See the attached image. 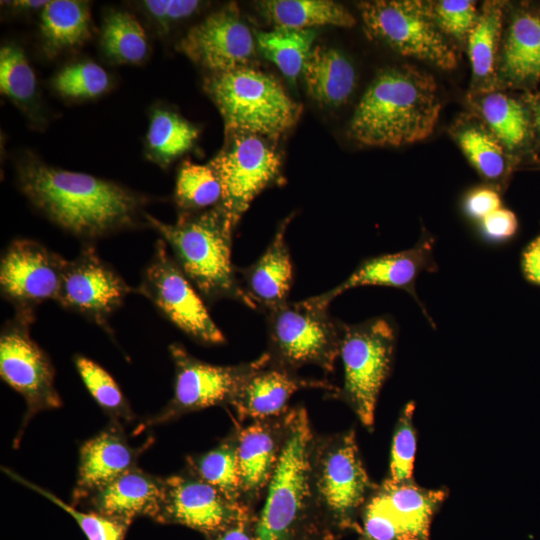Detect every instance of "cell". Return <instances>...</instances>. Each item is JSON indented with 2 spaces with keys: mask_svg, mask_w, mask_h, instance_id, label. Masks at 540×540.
<instances>
[{
  "mask_svg": "<svg viewBox=\"0 0 540 540\" xmlns=\"http://www.w3.org/2000/svg\"><path fill=\"white\" fill-rule=\"evenodd\" d=\"M20 190L47 218L83 239L134 227L143 196L86 173L50 166L27 155L17 165Z\"/></svg>",
  "mask_w": 540,
  "mask_h": 540,
  "instance_id": "1",
  "label": "cell"
},
{
  "mask_svg": "<svg viewBox=\"0 0 540 540\" xmlns=\"http://www.w3.org/2000/svg\"><path fill=\"white\" fill-rule=\"evenodd\" d=\"M441 111L434 77L404 64L381 70L350 121L348 134L367 146L398 147L428 138Z\"/></svg>",
  "mask_w": 540,
  "mask_h": 540,
  "instance_id": "2",
  "label": "cell"
},
{
  "mask_svg": "<svg viewBox=\"0 0 540 540\" xmlns=\"http://www.w3.org/2000/svg\"><path fill=\"white\" fill-rule=\"evenodd\" d=\"M315 435L303 406L288 410L281 456L262 507L256 512V540H303L325 527L318 515L311 482Z\"/></svg>",
  "mask_w": 540,
  "mask_h": 540,
  "instance_id": "3",
  "label": "cell"
},
{
  "mask_svg": "<svg viewBox=\"0 0 540 540\" xmlns=\"http://www.w3.org/2000/svg\"><path fill=\"white\" fill-rule=\"evenodd\" d=\"M145 220L170 246L181 270L207 301L230 299L258 308L236 277L231 261L233 230L220 205L181 213L172 224L146 213Z\"/></svg>",
  "mask_w": 540,
  "mask_h": 540,
  "instance_id": "4",
  "label": "cell"
},
{
  "mask_svg": "<svg viewBox=\"0 0 540 540\" xmlns=\"http://www.w3.org/2000/svg\"><path fill=\"white\" fill-rule=\"evenodd\" d=\"M311 482L321 523L336 535L359 533L361 512L378 484L363 465L353 430L315 435Z\"/></svg>",
  "mask_w": 540,
  "mask_h": 540,
  "instance_id": "5",
  "label": "cell"
},
{
  "mask_svg": "<svg viewBox=\"0 0 540 540\" xmlns=\"http://www.w3.org/2000/svg\"><path fill=\"white\" fill-rule=\"evenodd\" d=\"M204 88L227 133L276 140L297 121L301 107L271 75L248 66L211 73Z\"/></svg>",
  "mask_w": 540,
  "mask_h": 540,
  "instance_id": "6",
  "label": "cell"
},
{
  "mask_svg": "<svg viewBox=\"0 0 540 540\" xmlns=\"http://www.w3.org/2000/svg\"><path fill=\"white\" fill-rule=\"evenodd\" d=\"M343 323L308 298L270 310L268 315L271 362L296 371L305 365L334 370L340 354Z\"/></svg>",
  "mask_w": 540,
  "mask_h": 540,
  "instance_id": "7",
  "label": "cell"
},
{
  "mask_svg": "<svg viewBox=\"0 0 540 540\" xmlns=\"http://www.w3.org/2000/svg\"><path fill=\"white\" fill-rule=\"evenodd\" d=\"M394 348L395 330L385 318L343 324L339 356L344 382L338 396L369 431L374 427L378 396L390 373Z\"/></svg>",
  "mask_w": 540,
  "mask_h": 540,
  "instance_id": "8",
  "label": "cell"
},
{
  "mask_svg": "<svg viewBox=\"0 0 540 540\" xmlns=\"http://www.w3.org/2000/svg\"><path fill=\"white\" fill-rule=\"evenodd\" d=\"M359 9L371 39L443 70L456 68V49L437 26L429 1H364Z\"/></svg>",
  "mask_w": 540,
  "mask_h": 540,
  "instance_id": "9",
  "label": "cell"
},
{
  "mask_svg": "<svg viewBox=\"0 0 540 540\" xmlns=\"http://www.w3.org/2000/svg\"><path fill=\"white\" fill-rule=\"evenodd\" d=\"M227 134L225 146L209 165L220 180L222 199L219 205L234 231L255 197L278 179L281 158L262 137Z\"/></svg>",
  "mask_w": 540,
  "mask_h": 540,
  "instance_id": "10",
  "label": "cell"
},
{
  "mask_svg": "<svg viewBox=\"0 0 540 540\" xmlns=\"http://www.w3.org/2000/svg\"><path fill=\"white\" fill-rule=\"evenodd\" d=\"M175 326L198 342L223 344L225 337L209 314L200 293L170 255L164 240H158L139 287Z\"/></svg>",
  "mask_w": 540,
  "mask_h": 540,
  "instance_id": "11",
  "label": "cell"
},
{
  "mask_svg": "<svg viewBox=\"0 0 540 540\" xmlns=\"http://www.w3.org/2000/svg\"><path fill=\"white\" fill-rule=\"evenodd\" d=\"M175 367L174 393L167 405L147 424L167 423L184 414L213 406H230L262 357L238 365L209 364L192 356L180 344L169 348Z\"/></svg>",
  "mask_w": 540,
  "mask_h": 540,
  "instance_id": "12",
  "label": "cell"
},
{
  "mask_svg": "<svg viewBox=\"0 0 540 540\" xmlns=\"http://www.w3.org/2000/svg\"><path fill=\"white\" fill-rule=\"evenodd\" d=\"M34 316L16 313L0 337V375L26 402L21 433L41 411L57 409L62 401L55 387V370L45 351L31 338Z\"/></svg>",
  "mask_w": 540,
  "mask_h": 540,
  "instance_id": "13",
  "label": "cell"
},
{
  "mask_svg": "<svg viewBox=\"0 0 540 540\" xmlns=\"http://www.w3.org/2000/svg\"><path fill=\"white\" fill-rule=\"evenodd\" d=\"M61 255L29 239L14 240L0 263V287L16 313L34 315L47 300L57 301L67 264Z\"/></svg>",
  "mask_w": 540,
  "mask_h": 540,
  "instance_id": "14",
  "label": "cell"
},
{
  "mask_svg": "<svg viewBox=\"0 0 540 540\" xmlns=\"http://www.w3.org/2000/svg\"><path fill=\"white\" fill-rule=\"evenodd\" d=\"M255 512L227 497L187 469L164 478L157 521L175 523L210 536Z\"/></svg>",
  "mask_w": 540,
  "mask_h": 540,
  "instance_id": "15",
  "label": "cell"
},
{
  "mask_svg": "<svg viewBox=\"0 0 540 540\" xmlns=\"http://www.w3.org/2000/svg\"><path fill=\"white\" fill-rule=\"evenodd\" d=\"M132 291L117 271L88 246L67 261L57 302L110 332L108 319Z\"/></svg>",
  "mask_w": 540,
  "mask_h": 540,
  "instance_id": "16",
  "label": "cell"
},
{
  "mask_svg": "<svg viewBox=\"0 0 540 540\" xmlns=\"http://www.w3.org/2000/svg\"><path fill=\"white\" fill-rule=\"evenodd\" d=\"M179 48L189 59L212 73L247 66L255 41L235 5H228L193 26Z\"/></svg>",
  "mask_w": 540,
  "mask_h": 540,
  "instance_id": "17",
  "label": "cell"
},
{
  "mask_svg": "<svg viewBox=\"0 0 540 540\" xmlns=\"http://www.w3.org/2000/svg\"><path fill=\"white\" fill-rule=\"evenodd\" d=\"M433 249V238L423 235L412 248L366 259L338 286L310 298L316 304L328 307L337 296L352 288L387 286L407 291L423 308L417 297L415 284L422 272L437 269Z\"/></svg>",
  "mask_w": 540,
  "mask_h": 540,
  "instance_id": "18",
  "label": "cell"
},
{
  "mask_svg": "<svg viewBox=\"0 0 540 540\" xmlns=\"http://www.w3.org/2000/svg\"><path fill=\"white\" fill-rule=\"evenodd\" d=\"M287 412L238 426L240 500L253 510L263 499L278 465L287 433Z\"/></svg>",
  "mask_w": 540,
  "mask_h": 540,
  "instance_id": "19",
  "label": "cell"
},
{
  "mask_svg": "<svg viewBox=\"0 0 540 540\" xmlns=\"http://www.w3.org/2000/svg\"><path fill=\"white\" fill-rule=\"evenodd\" d=\"M261 357L260 364L246 379L231 405L241 421L285 414L289 410L287 404L291 396L302 389L339 393V389L328 381L303 378L296 371L274 364L267 352Z\"/></svg>",
  "mask_w": 540,
  "mask_h": 540,
  "instance_id": "20",
  "label": "cell"
},
{
  "mask_svg": "<svg viewBox=\"0 0 540 540\" xmlns=\"http://www.w3.org/2000/svg\"><path fill=\"white\" fill-rule=\"evenodd\" d=\"M503 30L496 88L534 89L540 85V5L519 4Z\"/></svg>",
  "mask_w": 540,
  "mask_h": 540,
  "instance_id": "21",
  "label": "cell"
},
{
  "mask_svg": "<svg viewBox=\"0 0 540 540\" xmlns=\"http://www.w3.org/2000/svg\"><path fill=\"white\" fill-rule=\"evenodd\" d=\"M116 423L81 446L73 503L85 500L101 486L136 467L141 449L128 443Z\"/></svg>",
  "mask_w": 540,
  "mask_h": 540,
  "instance_id": "22",
  "label": "cell"
},
{
  "mask_svg": "<svg viewBox=\"0 0 540 540\" xmlns=\"http://www.w3.org/2000/svg\"><path fill=\"white\" fill-rule=\"evenodd\" d=\"M164 478L137 466L92 492L85 500L95 512L128 524L137 517L156 518L161 503Z\"/></svg>",
  "mask_w": 540,
  "mask_h": 540,
  "instance_id": "23",
  "label": "cell"
},
{
  "mask_svg": "<svg viewBox=\"0 0 540 540\" xmlns=\"http://www.w3.org/2000/svg\"><path fill=\"white\" fill-rule=\"evenodd\" d=\"M479 119L510 156L527 153L534 140L531 113L524 97L493 90L471 95Z\"/></svg>",
  "mask_w": 540,
  "mask_h": 540,
  "instance_id": "24",
  "label": "cell"
},
{
  "mask_svg": "<svg viewBox=\"0 0 540 540\" xmlns=\"http://www.w3.org/2000/svg\"><path fill=\"white\" fill-rule=\"evenodd\" d=\"M289 221L287 218L281 223L262 256L241 270L247 293L258 307L268 311L287 302L293 281V267L285 239Z\"/></svg>",
  "mask_w": 540,
  "mask_h": 540,
  "instance_id": "25",
  "label": "cell"
},
{
  "mask_svg": "<svg viewBox=\"0 0 540 540\" xmlns=\"http://www.w3.org/2000/svg\"><path fill=\"white\" fill-rule=\"evenodd\" d=\"M374 495L399 522L409 540H429L432 519L446 498L444 490L420 487L413 479L394 482L386 478Z\"/></svg>",
  "mask_w": 540,
  "mask_h": 540,
  "instance_id": "26",
  "label": "cell"
},
{
  "mask_svg": "<svg viewBox=\"0 0 540 540\" xmlns=\"http://www.w3.org/2000/svg\"><path fill=\"white\" fill-rule=\"evenodd\" d=\"M506 4L485 1L475 26L467 38L475 93L497 90L496 73L504 30Z\"/></svg>",
  "mask_w": 540,
  "mask_h": 540,
  "instance_id": "27",
  "label": "cell"
},
{
  "mask_svg": "<svg viewBox=\"0 0 540 540\" xmlns=\"http://www.w3.org/2000/svg\"><path fill=\"white\" fill-rule=\"evenodd\" d=\"M451 133L477 172L498 191L507 182L514 159L479 119L462 118Z\"/></svg>",
  "mask_w": 540,
  "mask_h": 540,
  "instance_id": "28",
  "label": "cell"
},
{
  "mask_svg": "<svg viewBox=\"0 0 540 540\" xmlns=\"http://www.w3.org/2000/svg\"><path fill=\"white\" fill-rule=\"evenodd\" d=\"M309 94L327 106L344 104L356 85V73L350 60L336 49L314 47L303 68Z\"/></svg>",
  "mask_w": 540,
  "mask_h": 540,
  "instance_id": "29",
  "label": "cell"
},
{
  "mask_svg": "<svg viewBox=\"0 0 540 540\" xmlns=\"http://www.w3.org/2000/svg\"><path fill=\"white\" fill-rule=\"evenodd\" d=\"M87 2L52 0L41 10L40 34L45 53L55 57L81 46L91 35Z\"/></svg>",
  "mask_w": 540,
  "mask_h": 540,
  "instance_id": "30",
  "label": "cell"
},
{
  "mask_svg": "<svg viewBox=\"0 0 540 540\" xmlns=\"http://www.w3.org/2000/svg\"><path fill=\"white\" fill-rule=\"evenodd\" d=\"M265 18L275 28L312 29L333 25L352 27L355 17L343 5L328 0H267L259 3Z\"/></svg>",
  "mask_w": 540,
  "mask_h": 540,
  "instance_id": "31",
  "label": "cell"
},
{
  "mask_svg": "<svg viewBox=\"0 0 540 540\" xmlns=\"http://www.w3.org/2000/svg\"><path fill=\"white\" fill-rule=\"evenodd\" d=\"M186 469L232 500H240L238 426L214 448L187 457Z\"/></svg>",
  "mask_w": 540,
  "mask_h": 540,
  "instance_id": "32",
  "label": "cell"
},
{
  "mask_svg": "<svg viewBox=\"0 0 540 540\" xmlns=\"http://www.w3.org/2000/svg\"><path fill=\"white\" fill-rule=\"evenodd\" d=\"M198 134V129L177 113L155 109L146 135V155L166 167L193 146Z\"/></svg>",
  "mask_w": 540,
  "mask_h": 540,
  "instance_id": "33",
  "label": "cell"
},
{
  "mask_svg": "<svg viewBox=\"0 0 540 540\" xmlns=\"http://www.w3.org/2000/svg\"><path fill=\"white\" fill-rule=\"evenodd\" d=\"M101 47L118 64H140L148 56L147 35L137 18L121 10L109 11L103 20Z\"/></svg>",
  "mask_w": 540,
  "mask_h": 540,
  "instance_id": "34",
  "label": "cell"
},
{
  "mask_svg": "<svg viewBox=\"0 0 540 540\" xmlns=\"http://www.w3.org/2000/svg\"><path fill=\"white\" fill-rule=\"evenodd\" d=\"M316 36L314 29L275 28L257 34L262 54L290 80L303 71Z\"/></svg>",
  "mask_w": 540,
  "mask_h": 540,
  "instance_id": "35",
  "label": "cell"
},
{
  "mask_svg": "<svg viewBox=\"0 0 540 540\" xmlns=\"http://www.w3.org/2000/svg\"><path fill=\"white\" fill-rule=\"evenodd\" d=\"M174 198L182 213L210 209L221 202L220 180L209 164L185 161L178 172Z\"/></svg>",
  "mask_w": 540,
  "mask_h": 540,
  "instance_id": "36",
  "label": "cell"
},
{
  "mask_svg": "<svg viewBox=\"0 0 540 540\" xmlns=\"http://www.w3.org/2000/svg\"><path fill=\"white\" fill-rule=\"evenodd\" d=\"M0 88L2 94L22 107L37 100V80L24 51L16 44L0 50Z\"/></svg>",
  "mask_w": 540,
  "mask_h": 540,
  "instance_id": "37",
  "label": "cell"
},
{
  "mask_svg": "<svg viewBox=\"0 0 540 540\" xmlns=\"http://www.w3.org/2000/svg\"><path fill=\"white\" fill-rule=\"evenodd\" d=\"M75 367L98 405L115 420L131 421L133 412L113 377L93 360L77 355Z\"/></svg>",
  "mask_w": 540,
  "mask_h": 540,
  "instance_id": "38",
  "label": "cell"
},
{
  "mask_svg": "<svg viewBox=\"0 0 540 540\" xmlns=\"http://www.w3.org/2000/svg\"><path fill=\"white\" fill-rule=\"evenodd\" d=\"M5 473L13 480L23 484L33 491L41 494L55 505L70 514L80 526L88 540H123L128 523L103 515L98 512H83L74 506L64 502L48 490L29 482L16 473L4 469Z\"/></svg>",
  "mask_w": 540,
  "mask_h": 540,
  "instance_id": "39",
  "label": "cell"
},
{
  "mask_svg": "<svg viewBox=\"0 0 540 540\" xmlns=\"http://www.w3.org/2000/svg\"><path fill=\"white\" fill-rule=\"evenodd\" d=\"M54 89L62 96L74 99L94 98L110 85L108 73L92 61L65 66L53 78Z\"/></svg>",
  "mask_w": 540,
  "mask_h": 540,
  "instance_id": "40",
  "label": "cell"
},
{
  "mask_svg": "<svg viewBox=\"0 0 540 540\" xmlns=\"http://www.w3.org/2000/svg\"><path fill=\"white\" fill-rule=\"evenodd\" d=\"M415 405L410 402L398 418L391 446L388 479L403 482L413 479L416 431L413 425Z\"/></svg>",
  "mask_w": 540,
  "mask_h": 540,
  "instance_id": "41",
  "label": "cell"
},
{
  "mask_svg": "<svg viewBox=\"0 0 540 540\" xmlns=\"http://www.w3.org/2000/svg\"><path fill=\"white\" fill-rule=\"evenodd\" d=\"M429 3L437 26L447 38L467 41L479 15L476 2L440 0Z\"/></svg>",
  "mask_w": 540,
  "mask_h": 540,
  "instance_id": "42",
  "label": "cell"
},
{
  "mask_svg": "<svg viewBox=\"0 0 540 540\" xmlns=\"http://www.w3.org/2000/svg\"><path fill=\"white\" fill-rule=\"evenodd\" d=\"M360 540H409L399 522L374 495L360 516Z\"/></svg>",
  "mask_w": 540,
  "mask_h": 540,
  "instance_id": "43",
  "label": "cell"
},
{
  "mask_svg": "<svg viewBox=\"0 0 540 540\" xmlns=\"http://www.w3.org/2000/svg\"><path fill=\"white\" fill-rule=\"evenodd\" d=\"M141 5L162 30L167 31L174 23L194 14L201 4L196 0H146Z\"/></svg>",
  "mask_w": 540,
  "mask_h": 540,
  "instance_id": "44",
  "label": "cell"
},
{
  "mask_svg": "<svg viewBox=\"0 0 540 540\" xmlns=\"http://www.w3.org/2000/svg\"><path fill=\"white\" fill-rule=\"evenodd\" d=\"M479 222L484 236L493 241H502L512 237L518 228L516 215L504 206L491 212Z\"/></svg>",
  "mask_w": 540,
  "mask_h": 540,
  "instance_id": "45",
  "label": "cell"
},
{
  "mask_svg": "<svg viewBox=\"0 0 540 540\" xmlns=\"http://www.w3.org/2000/svg\"><path fill=\"white\" fill-rule=\"evenodd\" d=\"M502 206L499 192L489 186L471 190L464 201L466 213L477 221H481L485 216Z\"/></svg>",
  "mask_w": 540,
  "mask_h": 540,
  "instance_id": "46",
  "label": "cell"
},
{
  "mask_svg": "<svg viewBox=\"0 0 540 540\" xmlns=\"http://www.w3.org/2000/svg\"><path fill=\"white\" fill-rule=\"evenodd\" d=\"M256 512H253L208 536V540H256Z\"/></svg>",
  "mask_w": 540,
  "mask_h": 540,
  "instance_id": "47",
  "label": "cell"
},
{
  "mask_svg": "<svg viewBox=\"0 0 540 540\" xmlns=\"http://www.w3.org/2000/svg\"><path fill=\"white\" fill-rule=\"evenodd\" d=\"M521 267L528 281L540 285V236L534 239L524 250Z\"/></svg>",
  "mask_w": 540,
  "mask_h": 540,
  "instance_id": "48",
  "label": "cell"
},
{
  "mask_svg": "<svg viewBox=\"0 0 540 540\" xmlns=\"http://www.w3.org/2000/svg\"><path fill=\"white\" fill-rule=\"evenodd\" d=\"M523 97L530 109L534 140L540 145V94L526 92Z\"/></svg>",
  "mask_w": 540,
  "mask_h": 540,
  "instance_id": "49",
  "label": "cell"
},
{
  "mask_svg": "<svg viewBox=\"0 0 540 540\" xmlns=\"http://www.w3.org/2000/svg\"><path fill=\"white\" fill-rule=\"evenodd\" d=\"M49 1H43V0H20V1H6L4 2L7 5H10L11 7L23 9V10H34V9H41L43 10Z\"/></svg>",
  "mask_w": 540,
  "mask_h": 540,
  "instance_id": "50",
  "label": "cell"
},
{
  "mask_svg": "<svg viewBox=\"0 0 540 540\" xmlns=\"http://www.w3.org/2000/svg\"><path fill=\"white\" fill-rule=\"evenodd\" d=\"M335 537L336 534L330 529L321 527L310 533L303 540H335Z\"/></svg>",
  "mask_w": 540,
  "mask_h": 540,
  "instance_id": "51",
  "label": "cell"
}]
</instances>
